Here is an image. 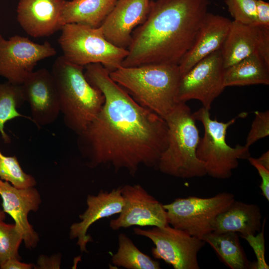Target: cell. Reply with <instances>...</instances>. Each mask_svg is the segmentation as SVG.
I'll use <instances>...</instances> for the list:
<instances>
[{
    "label": "cell",
    "mask_w": 269,
    "mask_h": 269,
    "mask_svg": "<svg viewBox=\"0 0 269 269\" xmlns=\"http://www.w3.org/2000/svg\"><path fill=\"white\" fill-rule=\"evenodd\" d=\"M195 120L199 121L204 128L200 137L196 155L204 165L206 175L220 179L230 177L233 170L239 165V159H247L250 156L249 147L237 144L232 147L226 141L228 128L237 117L227 122L212 119L209 110L203 107L192 113Z\"/></svg>",
    "instance_id": "obj_7"
},
{
    "label": "cell",
    "mask_w": 269,
    "mask_h": 269,
    "mask_svg": "<svg viewBox=\"0 0 269 269\" xmlns=\"http://www.w3.org/2000/svg\"><path fill=\"white\" fill-rule=\"evenodd\" d=\"M257 0H225L228 11L235 21L257 25Z\"/></svg>",
    "instance_id": "obj_28"
},
{
    "label": "cell",
    "mask_w": 269,
    "mask_h": 269,
    "mask_svg": "<svg viewBox=\"0 0 269 269\" xmlns=\"http://www.w3.org/2000/svg\"><path fill=\"white\" fill-rule=\"evenodd\" d=\"M84 70V67L69 62L62 55L55 60L51 71L64 123L77 135L96 118L105 102L103 94L89 83Z\"/></svg>",
    "instance_id": "obj_4"
},
{
    "label": "cell",
    "mask_w": 269,
    "mask_h": 269,
    "mask_svg": "<svg viewBox=\"0 0 269 269\" xmlns=\"http://www.w3.org/2000/svg\"><path fill=\"white\" fill-rule=\"evenodd\" d=\"M262 215L260 208L236 200L219 214L212 225L217 233L235 232L241 237L254 235L260 231Z\"/></svg>",
    "instance_id": "obj_19"
},
{
    "label": "cell",
    "mask_w": 269,
    "mask_h": 269,
    "mask_svg": "<svg viewBox=\"0 0 269 269\" xmlns=\"http://www.w3.org/2000/svg\"><path fill=\"white\" fill-rule=\"evenodd\" d=\"M210 3V0H151L147 17L134 30L121 66L178 65L192 46Z\"/></svg>",
    "instance_id": "obj_2"
},
{
    "label": "cell",
    "mask_w": 269,
    "mask_h": 269,
    "mask_svg": "<svg viewBox=\"0 0 269 269\" xmlns=\"http://www.w3.org/2000/svg\"><path fill=\"white\" fill-rule=\"evenodd\" d=\"M32 121L38 127L51 125L60 113L59 97L51 72L41 68L32 72L21 84Z\"/></svg>",
    "instance_id": "obj_13"
},
{
    "label": "cell",
    "mask_w": 269,
    "mask_h": 269,
    "mask_svg": "<svg viewBox=\"0 0 269 269\" xmlns=\"http://www.w3.org/2000/svg\"><path fill=\"white\" fill-rule=\"evenodd\" d=\"M165 120L168 128L167 144L157 169L182 178L206 175L204 163L196 155L200 137L189 107L185 103H178Z\"/></svg>",
    "instance_id": "obj_5"
},
{
    "label": "cell",
    "mask_w": 269,
    "mask_h": 269,
    "mask_svg": "<svg viewBox=\"0 0 269 269\" xmlns=\"http://www.w3.org/2000/svg\"><path fill=\"white\" fill-rule=\"evenodd\" d=\"M112 263L127 269H160L159 263L140 251L125 234L118 236V249Z\"/></svg>",
    "instance_id": "obj_24"
},
{
    "label": "cell",
    "mask_w": 269,
    "mask_h": 269,
    "mask_svg": "<svg viewBox=\"0 0 269 269\" xmlns=\"http://www.w3.org/2000/svg\"><path fill=\"white\" fill-rule=\"evenodd\" d=\"M254 113L255 117L245 145L248 147L269 135V111H256Z\"/></svg>",
    "instance_id": "obj_29"
},
{
    "label": "cell",
    "mask_w": 269,
    "mask_h": 269,
    "mask_svg": "<svg viewBox=\"0 0 269 269\" xmlns=\"http://www.w3.org/2000/svg\"><path fill=\"white\" fill-rule=\"evenodd\" d=\"M20 260L10 259L0 265V269H31L34 265L32 264L22 263Z\"/></svg>",
    "instance_id": "obj_34"
},
{
    "label": "cell",
    "mask_w": 269,
    "mask_h": 269,
    "mask_svg": "<svg viewBox=\"0 0 269 269\" xmlns=\"http://www.w3.org/2000/svg\"><path fill=\"white\" fill-rule=\"evenodd\" d=\"M247 159L257 170L262 179L260 187L262 195L269 201V169L260 164L255 158L250 156Z\"/></svg>",
    "instance_id": "obj_31"
},
{
    "label": "cell",
    "mask_w": 269,
    "mask_h": 269,
    "mask_svg": "<svg viewBox=\"0 0 269 269\" xmlns=\"http://www.w3.org/2000/svg\"><path fill=\"white\" fill-rule=\"evenodd\" d=\"M86 203V210L79 215L81 221L72 224L69 232L71 239H77V245L82 252H87V244L93 241L87 234L90 226L101 219L119 214L122 211L125 201L121 186L110 191L101 190L95 195H88Z\"/></svg>",
    "instance_id": "obj_17"
},
{
    "label": "cell",
    "mask_w": 269,
    "mask_h": 269,
    "mask_svg": "<svg viewBox=\"0 0 269 269\" xmlns=\"http://www.w3.org/2000/svg\"><path fill=\"white\" fill-rule=\"evenodd\" d=\"M58 43L63 56L69 62L81 66L100 63L110 72L122 66L128 49L109 42L101 27L68 23L62 25Z\"/></svg>",
    "instance_id": "obj_6"
},
{
    "label": "cell",
    "mask_w": 269,
    "mask_h": 269,
    "mask_svg": "<svg viewBox=\"0 0 269 269\" xmlns=\"http://www.w3.org/2000/svg\"><path fill=\"white\" fill-rule=\"evenodd\" d=\"M225 67L221 50L203 58L181 75L177 90L178 103L197 100L203 108L210 110L211 105L224 91Z\"/></svg>",
    "instance_id": "obj_10"
},
{
    "label": "cell",
    "mask_w": 269,
    "mask_h": 269,
    "mask_svg": "<svg viewBox=\"0 0 269 269\" xmlns=\"http://www.w3.org/2000/svg\"><path fill=\"white\" fill-rule=\"evenodd\" d=\"M261 32V26L232 21L221 49L225 68L257 53Z\"/></svg>",
    "instance_id": "obj_20"
},
{
    "label": "cell",
    "mask_w": 269,
    "mask_h": 269,
    "mask_svg": "<svg viewBox=\"0 0 269 269\" xmlns=\"http://www.w3.org/2000/svg\"><path fill=\"white\" fill-rule=\"evenodd\" d=\"M24 102L21 85L8 81L0 83V134L5 143H10L11 140L4 130V124L16 118L23 117L17 109Z\"/></svg>",
    "instance_id": "obj_25"
},
{
    "label": "cell",
    "mask_w": 269,
    "mask_h": 269,
    "mask_svg": "<svg viewBox=\"0 0 269 269\" xmlns=\"http://www.w3.org/2000/svg\"><path fill=\"white\" fill-rule=\"evenodd\" d=\"M214 250L219 259L231 269L253 268L242 247L239 236L235 232H211L202 239Z\"/></svg>",
    "instance_id": "obj_23"
},
{
    "label": "cell",
    "mask_w": 269,
    "mask_h": 269,
    "mask_svg": "<svg viewBox=\"0 0 269 269\" xmlns=\"http://www.w3.org/2000/svg\"><path fill=\"white\" fill-rule=\"evenodd\" d=\"M60 258L58 256H54L51 258L41 256L38 259L37 265L38 269H59Z\"/></svg>",
    "instance_id": "obj_35"
},
{
    "label": "cell",
    "mask_w": 269,
    "mask_h": 269,
    "mask_svg": "<svg viewBox=\"0 0 269 269\" xmlns=\"http://www.w3.org/2000/svg\"><path fill=\"white\" fill-rule=\"evenodd\" d=\"M257 53L269 66V28L262 26L261 35Z\"/></svg>",
    "instance_id": "obj_32"
},
{
    "label": "cell",
    "mask_w": 269,
    "mask_h": 269,
    "mask_svg": "<svg viewBox=\"0 0 269 269\" xmlns=\"http://www.w3.org/2000/svg\"><path fill=\"white\" fill-rule=\"evenodd\" d=\"M134 233L151 240L152 256L163 260L174 269H199L197 255L205 242L168 225L144 230L134 228Z\"/></svg>",
    "instance_id": "obj_9"
},
{
    "label": "cell",
    "mask_w": 269,
    "mask_h": 269,
    "mask_svg": "<svg viewBox=\"0 0 269 269\" xmlns=\"http://www.w3.org/2000/svg\"><path fill=\"white\" fill-rule=\"evenodd\" d=\"M245 239L253 248L257 258L256 263H253V268L255 269H269V266L265 258V239L264 230L257 235H248L242 237Z\"/></svg>",
    "instance_id": "obj_30"
},
{
    "label": "cell",
    "mask_w": 269,
    "mask_h": 269,
    "mask_svg": "<svg viewBox=\"0 0 269 269\" xmlns=\"http://www.w3.org/2000/svg\"><path fill=\"white\" fill-rule=\"evenodd\" d=\"M6 217L5 213L0 209V221H3Z\"/></svg>",
    "instance_id": "obj_37"
},
{
    "label": "cell",
    "mask_w": 269,
    "mask_h": 269,
    "mask_svg": "<svg viewBox=\"0 0 269 269\" xmlns=\"http://www.w3.org/2000/svg\"><path fill=\"white\" fill-rule=\"evenodd\" d=\"M105 102L96 118L78 134L77 146L91 168L106 165L134 176L144 165L157 168L167 144V125L159 115L135 101L100 63L84 67Z\"/></svg>",
    "instance_id": "obj_1"
},
{
    "label": "cell",
    "mask_w": 269,
    "mask_h": 269,
    "mask_svg": "<svg viewBox=\"0 0 269 269\" xmlns=\"http://www.w3.org/2000/svg\"><path fill=\"white\" fill-rule=\"evenodd\" d=\"M0 179L19 188L34 186L36 182L22 169L15 156L3 155L0 150Z\"/></svg>",
    "instance_id": "obj_26"
},
{
    "label": "cell",
    "mask_w": 269,
    "mask_h": 269,
    "mask_svg": "<svg viewBox=\"0 0 269 269\" xmlns=\"http://www.w3.org/2000/svg\"><path fill=\"white\" fill-rule=\"evenodd\" d=\"M125 204L118 218L110 222L113 230L133 226L162 227L168 225L163 204L139 184L121 186Z\"/></svg>",
    "instance_id": "obj_12"
},
{
    "label": "cell",
    "mask_w": 269,
    "mask_h": 269,
    "mask_svg": "<svg viewBox=\"0 0 269 269\" xmlns=\"http://www.w3.org/2000/svg\"><path fill=\"white\" fill-rule=\"evenodd\" d=\"M56 53L47 41L39 44L19 35L5 39L0 34V76L21 85L39 61Z\"/></svg>",
    "instance_id": "obj_11"
},
{
    "label": "cell",
    "mask_w": 269,
    "mask_h": 269,
    "mask_svg": "<svg viewBox=\"0 0 269 269\" xmlns=\"http://www.w3.org/2000/svg\"><path fill=\"white\" fill-rule=\"evenodd\" d=\"M151 0H118L100 27L106 39L115 46L128 49L132 33L148 14Z\"/></svg>",
    "instance_id": "obj_15"
},
{
    "label": "cell",
    "mask_w": 269,
    "mask_h": 269,
    "mask_svg": "<svg viewBox=\"0 0 269 269\" xmlns=\"http://www.w3.org/2000/svg\"><path fill=\"white\" fill-rule=\"evenodd\" d=\"M256 160L262 165L269 169V151L264 152L258 158H256Z\"/></svg>",
    "instance_id": "obj_36"
},
{
    "label": "cell",
    "mask_w": 269,
    "mask_h": 269,
    "mask_svg": "<svg viewBox=\"0 0 269 269\" xmlns=\"http://www.w3.org/2000/svg\"><path fill=\"white\" fill-rule=\"evenodd\" d=\"M231 21L224 16L207 12L192 46L178 64L181 75L203 58L222 48Z\"/></svg>",
    "instance_id": "obj_18"
},
{
    "label": "cell",
    "mask_w": 269,
    "mask_h": 269,
    "mask_svg": "<svg viewBox=\"0 0 269 269\" xmlns=\"http://www.w3.org/2000/svg\"><path fill=\"white\" fill-rule=\"evenodd\" d=\"M225 87L256 84H269V66L254 53L225 68Z\"/></svg>",
    "instance_id": "obj_22"
},
{
    "label": "cell",
    "mask_w": 269,
    "mask_h": 269,
    "mask_svg": "<svg viewBox=\"0 0 269 269\" xmlns=\"http://www.w3.org/2000/svg\"><path fill=\"white\" fill-rule=\"evenodd\" d=\"M109 75L138 104L164 120L178 103L177 94L181 76L178 65L120 66Z\"/></svg>",
    "instance_id": "obj_3"
},
{
    "label": "cell",
    "mask_w": 269,
    "mask_h": 269,
    "mask_svg": "<svg viewBox=\"0 0 269 269\" xmlns=\"http://www.w3.org/2000/svg\"><path fill=\"white\" fill-rule=\"evenodd\" d=\"M256 13L257 25L269 28V3L257 0Z\"/></svg>",
    "instance_id": "obj_33"
},
{
    "label": "cell",
    "mask_w": 269,
    "mask_h": 269,
    "mask_svg": "<svg viewBox=\"0 0 269 269\" xmlns=\"http://www.w3.org/2000/svg\"><path fill=\"white\" fill-rule=\"evenodd\" d=\"M118 0H65L60 17L62 25L77 23L100 27Z\"/></svg>",
    "instance_id": "obj_21"
},
{
    "label": "cell",
    "mask_w": 269,
    "mask_h": 269,
    "mask_svg": "<svg viewBox=\"0 0 269 269\" xmlns=\"http://www.w3.org/2000/svg\"><path fill=\"white\" fill-rule=\"evenodd\" d=\"M235 200L233 194L224 192L209 198H176L170 203L163 204V207L169 225L202 240L212 232V225L217 216Z\"/></svg>",
    "instance_id": "obj_8"
},
{
    "label": "cell",
    "mask_w": 269,
    "mask_h": 269,
    "mask_svg": "<svg viewBox=\"0 0 269 269\" xmlns=\"http://www.w3.org/2000/svg\"><path fill=\"white\" fill-rule=\"evenodd\" d=\"M65 0H19L17 20L33 37L48 36L60 30V17Z\"/></svg>",
    "instance_id": "obj_16"
},
{
    "label": "cell",
    "mask_w": 269,
    "mask_h": 269,
    "mask_svg": "<svg viewBox=\"0 0 269 269\" xmlns=\"http://www.w3.org/2000/svg\"><path fill=\"white\" fill-rule=\"evenodd\" d=\"M22 241L21 235L14 224L0 221V265L10 259L20 260L18 249Z\"/></svg>",
    "instance_id": "obj_27"
},
{
    "label": "cell",
    "mask_w": 269,
    "mask_h": 269,
    "mask_svg": "<svg viewBox=\"0 0 269 269\" xmlns=\"http://www.w3.org/2000/svg\"><path fill=\"white\" fill-rule=\"evenodd\" d=\"M0 196L2 210L14 220L25 247H36L39 241L38 235L29 223L27 217L30 212L37 211L41 203L38 191L34 186L19 188L0 179Z\"/></svg>",
    "instance_id": "obj_14"
}]
</instances>
